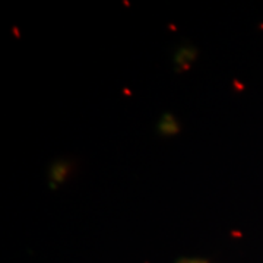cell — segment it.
I'll list each match as a JSON object with an SVG mask.
<instances>
[{"label": "cell", "instance_id": "obj_1", "mask_svg": "<svg viewBox=\"0 0 263 263\" xmlns=\"http://www.w3.org/2000/svg\"><path fill=\"white\" fill-rule=\"evenodd\" d=\"M183 263H205V262H197V260H190V262H183Z\"/></svg>", "mask_w": 263, "mask_h": 263}]
</instances>
